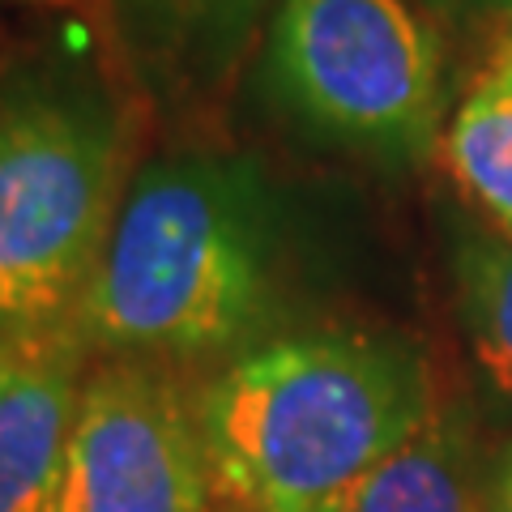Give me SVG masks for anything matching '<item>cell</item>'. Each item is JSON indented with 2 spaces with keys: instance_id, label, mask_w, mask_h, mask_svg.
Instances as JSON below:
<instances>
[{
  "instance_id": "obj_1",
  "label": "cell",
  "mask_w": 512,
  "mask_h": 512,
  "mask_svg": "<svg viewBox=\"0 0 512 512\" xmlns=\"http://www.w3.org/2000/svg\"><path fill=\"white\" fill-rule=\"evenodd\" d=\"M265 192L244 163L171 154L146 163L111 222L77 308L94 359L231 363L274 316Z\"/></svg>"
},
{
  "instance_id": "obj_2",
  "label": "cell",
  "mask_w": 512,
  "mask_h": 512,
  "mask_svg": "<svg viewBox=\"0 0 512 512\" xmlns=\"http://www.w3.org/2000/svg\"><path fill=\"white\" fill-rule=\"evenodd\" d=\"M427 419L423 359L363 329L261 342L201 384L218 500L235 512H342Z\"/></svg>"
},
{
  "instance_id": "obj_3",
  "label": "cell",
  "mask_w": 512,
  "mask_h": 512,
  "mask_svg": "<svg viewBox=\"0 0 512 512\" xmlns=\"http://www.w3.org/2000/svg\"><path fill=\"white\" fill-rule=\"evenodd\" d=\"M128 111L69 52L0 69V342L77 320L120 210Z\"/></svg>"
},
{
  "instance_id": "obj_4",
  "label": "cell",
  "mask_w": 512,
  "mask_h": 512,
  "mask_svg": "<svg viewBox=\"0 0 512 512\" xmlns=\"http://www.w3.org/2000/svg\"><path fill=\"white\" fill-rule=\"evenodd\" d=\"M265 77L312 133L419 158L440 133L444 47L406 0H282Z\"/></svg>"
},
{
  "instance_id": "obj_5",
  "label": "cell",
  "mask_w": 512,
  "mask_h": 512,
  "mask_svg": "<svg viewBox=\"0 0 512 512\" xmlns=\"http://www.w3.org/2000/svg\"><path fill=\"white\" fill-rule=\"evenodd\" d=\"M201 389L141 359H94L52 512H214Z\"/></svg>"
},
{
  "instance_id": "obj_6",
  "label": "cell",
  "mask_w": 512,
  "mask_h": 512,
  "mask_svg": "<svg viewBox=\"0 0 512 512\" xmlns=\"http://www.w3.org/2000/svg\"><path fill=\"white\" fill-rule=\"evenodd\" d=\"M94 350L77 320L0 342V512H52Z\"/></svg>"
},
{
  "instance_id": "obj_7",
  "label": "cell",
  "mask_w": 512,
  "mask_h": 512,
  "mask_svg": "<svg viewBox=\"0 0 512 512\" xmlns=\"http://www.w3.org/2000/svg\"><path fill=\"white\" fill-rule=\"evenodd\" d=\"M265 0H103L128 77L150 99L218 82Z\"/></svg>"
},
{
  "instance_id": "obj_8",
  "label": "cell",
  "mask_w": 512,
  "mask_h": 512,
  "mask_svg": "<svg viewBox=\"0 0 512 512\" xmlns=\"http://www.w3.org/2000/svg\"><path fill=\"white\" fill-rule=\"evenodd\" d=\"M342 512H495L474 487L466 448L444 419H431L389 461L350 491Z\"/></svg>"
},
{
  "instance_id": "obj_9",
  "label": "cell",
  "mask_w": 512,
  "mask_h": 512,
  "mask_svg": "<svg viewBox=\"0 0 512 512\" xmlns=\"http://www.w3.org/2000/svg\"><path fill=\"white\" fill-rule=\"evenodd\" d=\"M440 158L466 201L512 239V82L478 77L440 133Z\"/></svg>"
},
{
  "instance_id": "obj_10",
  "label": "cell",
  "mask_w": 512,
  "mask_h": 512,
  "mask_svg": "<svg viewBox=\"0 0 512 512\" xmlns=\"http://www.w3.org/2000/svg\"><path fill=\"white\" fill-rule=\"evenodd\" d=\"M453 278L474 359L495 389L512 397V239H461Z\"/></svg>"
},
{
  "instance_id": "obj_11",
  "label": "cell",
  "mask_w": 512,
  "mask_h": 512,
  "mask_svg": "<svg viewBox=\"0 0 512 512\" xmlns=\"http://www.w3.org/2000/svg\"><path fill=\"white\" fill-rule=\"evenodd\" d=\"M495 512H512V448H508V457H504V466H500V483H495Z\"/></svg>"
},
{
  "instance_id": "obj_12",
  "label": "cell",
  "mask_w": 512,
  "mask_h": 512,
  "mask_svg": "<svg viewBox=\"0 0 512 512\" xmlns=\"http://www.w3.org/2000/svg\"><path fill=\"white\" fill-rule=\"evenodd\" d=\"M483 73H491V77H504V82H512V35L495 47V56H491V64Z\"/></svg>"
},
{
  "instance_id": "obj_13",
  "label": "cell",
  "mask_w": 512,
  "mask_h": 512,
  "mask_svg": "<svg viewBox=\"0 0 512 512\" xmlns=\"http://www.w3.org/2000/svg\"><path fill=\"white\" fill-rule=\"evenodd\" d=\"M457 5H500V0H457Z\"/></svg>"
},
{
  "instance_id": "obj_14",
  "label": "cell",
  "mask_w": 512,
  "mask_h": 512,
  "mask_svg": "<svg viewBox=\"0 0 512 512\" xmlns=\"http://www.w3.org/2000/svg\"><path fill=\"white\" fill-rule=\"evenodd\" d=\"M214 512H235V508H227V504H218V508H214Z\"/></svg>"
}]
</instances>
